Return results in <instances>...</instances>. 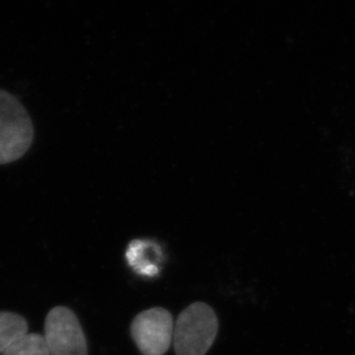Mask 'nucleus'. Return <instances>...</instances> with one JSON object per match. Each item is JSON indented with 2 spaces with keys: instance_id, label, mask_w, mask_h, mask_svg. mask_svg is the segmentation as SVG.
<instances>
[{
  "instance_id": "1",
  "label": "nucleus",
  "mask_w": 355,
  "mask_h": 355,
  "mask_svg": "<svg viewBox=\"0 0 355 355\" xmlns=\"http://www.w3.org/2000/svg\"><path fill=\"white\" fill-rule=\"evenodd\" d=\"M34 141V126L22 103L0 89V165L24 157Z\"/></svg>"
},
{
  "instance_id": "2",
  "label": "nucleus",
  "mask_w": 355,
  "mask_h": 355,
  "mask_svg": "<svg viewBox=\"0 0 355 355\" xmlns=\"http://www.w3.org/2000/svg\"><path fill=\"white\" fill-rule=\"evenodd\" d=\"M218 318L208 304L195 302L178 318L173 332L177 355H205L215 342Z\"/></svg>"
},
{
  "instance_id": "3",
  "label": "nucleus",
  "mask_w": 355,
  "mask_h": 355,
  "mask_svg": "<svg viewBox=\"0 0 355 355\" xmlns=\"http://www.w3.org/2000/svg\"><path fill=\"white\" fill-rule=\"evenodd\" d=\"M44 338L51 355H88L83 327L69 308L58 306L49 311Z\"/></svg>"
},
{
  "instance_id": "4",
  "label": "nucleus",
  "mask_w": 355,
  "mask_h": 355,
  "mask_svg": "<svg viewBox=\"0 0 355 355\" xmlns=\"http://www.w3.org/2000/svg\"><path fill=\"white\" fill-rule=\"evenodd\" d=\"M173 332L172 315L161 307L142 311L130 325L132 338L144 355H164L171 346Z\"/></svg>"
},
{
  "instance_id": "5",
  "label": "nucleus",
  "mask_w": 355,
  "mask_h": 355,
  "mask_svg": "<svg viewBox=\"0 0 355 355\" xmlns=\"http://www.w3.org/2000/svg\"><path fill=\"white\" fill-rule=\"evenodd\" d=\"M28 322L24 316L12 311H0V354L14 342L28 334Z\"/></svg>"
},
{
  "instance_id": "6",
  "label": "nucleus",
  "mask_w": 355,
  "mask_h": 355,
  "mask_svg": "<svg viewBox=\"0 0 355 355\" xmlns=\"http://www.w3.org/2000/svg\"><path fill=\"white\" fill-rule=\"evenodd\" d=\"M1 355H51L44 336L27 334L14 342Z\"/></svg>"
}]
</instances>
